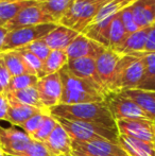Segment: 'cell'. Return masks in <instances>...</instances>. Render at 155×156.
<instances>
[{"label":"cell","instance_id":"f35d334b","mask_svg":"<svg viewBox=\"0 0 155 156\" xmlns=\"http://www.w3.org/2000/svg\"><path fill=\"white\" fill-rule=\"evenodd\" d=\"M145 52L155 53V25L150 28V32L148 35V41L146 44Z\"/></svg>","mask_w":155,"mask_h":156},{"label":"cell","instance_id":"e0dca14e","mask_svg":"<svg viewBox=\"0 0 155 156\" xmlns=\"http://www.w3.org/2000/svg\"><path fill=\"white\" fill-rule=\"evenodd\" d=\"M130 6L135 23L139 29L151 28L155 23V0H137Z\"/></svg>","mask_w":155,"mask_h":156},{"label":"cell","instance_id":"6da1fadb","mask_svg":"<svg viewBox=\"0 0 155 156\" xmlns=\"http://www.w3.org/2000/svg\"><path fill=\"white\" fill-rule=\"evenodd\" d=\"M49 112L53 117L63 118L70 121L91 122L117 127L116 121L113 118L105 101L71 105L60 104L50 108Z\"/></svg>","mask_w":155,"mask_h":156},{"label":"cell","instance_id":"f1b7e54d","mask_svg":"<svg viewBox=\"0 0 155 156\" xmlns=\"http://www.w3.org/2000/svg\"><path fill=\"white\" fill-rule=\"evenodd\" d=\"M126 35H128V33H126L125 28L122 23L119 12L114 17L110 26V31H108V44H110V46H108V48L114 49L117 46H119L124 41Z\"/></svg>","mask_w":155,"mask_h":156},{"label":"cell","instance_id":"52a82bcc","mask_svg":"<svg viewBox=\"0 0 155 156\" xmlns=\"http://www.w3.org/2000/svg\"><path fill=\"white\" fill-rule=\"evenodd\" d=\"M105 102L115 121L126 119H153L137 103L121 93L107 94Z\"/></svg>","mask_w":155,"mask_h":156},{"label":"cell","instance_id":"ee69618b","mask_svg":"<svg viewBox=\"0 0 155 156\" xmlns=\"http://www.w3.org/2000/svg\"><path fill=\"white\" fill-rule=\"evenodd\" d=\"M0 156H5V153H4V151L1 149V147H0Z\"/></svg>","mask_w":155,"mask_h":156},{"label":"cell","instance_id":"5b68a950","mask_svg":"<svg viewBox=\"0 0 155 156\" xmlns=\"http://www.w3.org/2000/svg\"><path fill=\"white\" fill-rule=\"evenodd\" d=\"M111 0H76L68 12L60 20V25L83 33L100 10Z\"/></svg>","mask_w":155,"mask_h":156},{"label":"cell","instance_id":"9a60e30c","mask_svg":"<svg viewBox=\"0 0 155 156\" xmlns=\"http://www.w3.org/2000/svg\"><path fill=\"white\" fill-rule=\"evenodd\" d=\"M105 47L96 41L89 39L84 34H79L73 41L67 47L66 53L69 60L73 58H96Z\"/></svg>","mask_w":155,"mask_h":156},{"label":"cell","instance_id":"3957f363","mask_svg":"<svg viewBox=\"0 0 155 156\" xmlns=\"http://www.w3.org/2000/svg\"><path fill=\"white\" fill-rule=\"evenodd\" d=\"M69 134L72 140L76 141H95V140H106V141L119 144V132L117 127L110 125L91 123V122L70 121L63 118L54 117Z\"/></svg>","mask_w":155,"mask_h":156},{"label":"cell","instance_id":"c3c4849f","mask_svg":"<svg viewBox=\"0 0 155 156\" xmlns=\"http://www.w3.org/2000/svg\"><path fill=\"white\" fill-rule=\"evenodd\" d=\"M5 156H10V155H5Z\"/></svg>","mask_w":155,"mask_h":156},{"label":"cell","instance_id":"9c48e42d","mask_svg":"<svg viewBox=\"0 0 155 156\" xmlns=\"http://www.w3.org/2000/svg\"><path fill=\"white\" fill-rule=\"evenodd\" d=\"M120 135L130 136L141 141L155 144V120L126 119L116 121Z\"/></svg>","mask_w":155,"mask_h":156},{"label":"cell","instance_id":"681fc988","mask_svg":"<svg viewBox=\"0 0 155 156\" xmlns=\"http://www.w3.org/2000/svg\"><path fill=\"white\" fill-rule=\"evenodd\" d=\"M154 25H155V23H154Z\"/></svg>","mask_w":155,"mask_h":156},{"label":"cell","instance_id":"8fae6325","mask_svg":"<svg viewBox=\"0 0 155 156\" xmlns=\"http://www.w3.org/2000/svg\"><path fill=\"white\" fill-rule=\"evenodd\" d=\"M72 150L89 156H130L119 144L95 140V141H76L72 140Z\"/></svg>","mask_w":155,"mask_h":156},{"label":"cell","instance_id":"e575fe53","mask_svg":"<svg viewBox=\"0 0 155 156\" xmlns=\"http://www.w3.org/2000/svg\"><path fill=\"white\" fill-rule=\"evenodd\" d=\"M23 49L28 50L31 53L35 54L38 58H41L43 62H45V60L47 58V56L49 55L50 53V48L46 45V43L44 41V39H38V41H35L33 43L29 44L26 47H23Z\"/></svg>","mask_w":155,"mask_h":156},{"label":"cell","instance_id":"5bb4252c","mask_svg":"<svg viewBox=\"0 0 155 156\" xmlns=\"http://www.w3.org/2000/svg\"><path fill=\"white\" fill-rule=\"evenodd\" d=\"M121 55L115 52L110 48H105L97 58L96 61V67L97 71L103 83L104 89L106 91V96L111 93V87L114 80L115 70H116L117 64L119 62Z\"/></svg>","mask_w":155,"mask_h":156},{"label":"cell","instance_id":"f6af8a7d","mask_svg":"<svg viewBox=\"0 0 155 156\" xmlns=\"http://www.w3.org/2000/svg\"><path fill=\"white\" fill-rule=\"evenodd\" d=\"M4 1H10V0H0V2H4Z\"/></svg>","mask_w":155,"mask_h":156},{"label":"cell","instance_id":"d6a6232c","mask_svg":"<svg viewBox=\"0 0 155 156\" xmlns=\"http://www.w3.org/2000/svg\"><path fill=\"white\" fill-rule=\"evenodd\" d=\"M14 156H52V155L49 152V150L46 148L44 142L31 140L25 150L16 153Z\"/></svg>","mask_w":155,"mask_h":156},{"label":"cell","instance_id":"4fadbf2b","mask_svg":"<svg viewBox=\"0 0 155 156\" xmlns=\"http://www.w3.org/2000/svg\"><path fill=\"white\" fill-rule=\"evenodd\" d=\"M31 140V137L23 129L0 125V147L5 155L14 156L16 153L25 150Z\"/></svg>","mask_w":155,"mask_h":156},{"label":"cell","instance_id":"ffe728a7","mask_svg":"<svg viewBox=\"0 0 155 156\" xmlns=\"http://www.w3.org/2000/svg\"><path fill=\"white\" fill-rule=\"evenodd\" d=\"M8 98L9 101V111H8V122L12 123L15 126H20L23 123H25L28 119L32 116L36 115L39 112H43L41 109L35 108L33 106L23 104L20 102L13 100L12 98Z\"/></svg>","mask_w":155,"mask_h":156},{"label":"cell","instance_id":"8d00e7d4","mask_svg":"<svg viewBox=\"0 0 155 156\" xmlns=\"http://www.w3.org/2000/svg\"><path fill=\"white\" fill-rule=\"evenodd\" d=\"M11 78L12 76H11L10 72L4 64L3 58L0 54V94H5Z\"/></svg>","mask_w":155,"mask_h":156},{"label":"cell","instance_id":"836d02e7","mask_svg":"<svg viewBox=\"0 0 155 156\" xmlns=\"http://www.w3.org/2000/svg\"><path fill=\"white\" fill-rule=\"evenodd\" d=\"M49 111H43V112H39L36 115L32 116L30 119H28L25 123H23L19 126V129H23L25 133H27L29 136H31L36 129L41 126V124L43 123L44 119L46 118V116L49 114Z\"/></svg>","mask_w":155,"mask_h":156},{"label":"cell","instance_id":"bcb514c9","mask_svg":"<svg viewBox=\"0 0 155 156\" xmlns=\"http://www.w3.org/2000/svg\"><path fill=\"white\" fill-rule=\"evenodd\" d=\"M10 1H19V0H10Z\"/></svg>","mask_w":155,"mask_h":156},{"label":"cell","instance_id":"83f0119b","mask_svg":"<svg viewBox=\"0 0 155 156\" xmlns=\"http://www.w3.org/2000/svg\"><path fill=\"white\" fill-rule=\"evenodd\" d=\"M68 55L66 50H51L49 55L44 62L45 76L60 72L68 63Z\"/></svg>","mask_w":155,"mask_h":156},{"label":"cell","instance_id":"7402d4cb","mask_svg":"<svg viewBox=\"0 0 155 156\" xmlns=\"http://www.w3.org/2000/svg\"><path fill=\"white\" fill-rule=\"evenodd\" d=\"M118 142L130 156H155V144L141 141L125 135H119Z\"/></svg>","mask_w":155,"mask_h":156},{"label":"cell","instance_id":"603a6c76","mask_svg":"<svg viewBox=\"0 0 155 156\" xmlns=\"http://www.w3.org/2000/svg\"><path fill=\"white\" fill-rule=\"evenodd\" d=\"M0 54L3 58L4 64H5L11 76H21V74H34L31 68L28 66L23 56L18 51L13 50V51L2 52Z\"/></svg>","mask_w":155,"mask_h":156},{"label":"cell","instance_id":"7a4b0ae2","mask_svg":"<svg viewBox=\"0 0 155 156\" xmlns=\"http://www.w3.org/2000/svg\"><path fill=\"white\" fill-rule=\"evenodd\" d=\"M62 81V98L60 104L71 105L105 101L106 96L98 87L72 74L65 66L60 71Z\"/></svg>","mask_w":155,"mask_h":156},{"label":"cell","instance_id":"60d3db41","mask_svg":"<svg viewBox=\"0 0 155 156\" xmlns=\"http://www.w3.org/2000/svg\"><path fill=\"white\" fill-rule=\"evenodd\" d=\"M135 1H137V0H117V2L120 4V6H121V9H124V8H126V6L131 5V4L134 3Z\"/></svg>","mask_w":155,"mask_h":156},{"label":"cell","instance_id":"b9f144b4","mask_svg":"<svg viewBox=\"0 0 155 156\" xmlns=\"http://www.w3.org/2000/svg\"><path fill=\"white\" fill-rule=\"evenodd\" d=\"M71 155H72V156H89V155L83 154V153L77 152V151H73V150H72V152H71Z\"/></svg>","mask_w":155,"mask_h":156},{"label":"cell","instance_id":"d4e9b609","mask_svg":"<svg viewBox=\"0 0 155 156\" xmlns=\"http://www.w3.org/2000/svg\"><path fill=\"white\" fill-rule=\"evenodd\" d=\"M34 4L38 3L34 1H29V0L0 2V28L4 27L9 21L12 20L23 9L34 5Z\"/></svg>","mask_w":155,"mask_h":156},{"label":"cell","instance_id":"7bdbcfd3","mask_svg":"<svg viewBox=\"0 0 155 156\" xmlns=\"http://www.w3.org/2000/svg\"><path fill=\"white\" fill-rule=\"evenodd\" d=\"M29 1H34V2H37V3H41V2H45L46 0H29Z\"/></svg>","mask_w":155,"mask_h":156},{"label":"cell","instance_id":"ac0fdd59","mask_svg":"<svg viewBox=\"0 0 155 156\" xmlns=\"http://www.w3.org/2000/svg\"><path fill=\"white\" fill-rule=\"evenodd\" d=\"M149 32L150 28H145V29H140L134 33L128 34L124 41L112 50H114L120 55H131L134 53L145 52Z\"/></svg>","mask_w":155,"mask_h":156},{"label":"cell","instance_id":"cb8c5ba5","mask_svg":"<svg viewBox=\"0 0 155 156\" xmlns=\"http://www.w3.org/2000/svg\"><path fill=\"white\" fill-rule=\"evenodd\" d=\"M133 56L140 58L145 65V73L139 88L141 89H155V53L140 52L131 54Z\"/></svg>","mask_w":155,"mask_h":156},{"label":"cell","instance_id":"30bf717a","mask_svg":"<svg viewBox=\"0 0 155 156\" xmlns=\"http://www.w3.org/2000/svg\"><path fill=\"white\" fill-rule=\"evenodd\" d=\"M36 88L41 103L48 111L56 105H60L63 89L60 72L39 79L36 84Z\"/></svg>","mask_w":155,"mask_h":156},{"label":"cell","instance_id":"4316f807","mask_svg":"<svg viewBox=\"0 0 155 156\" xmlns=\"http://www.w3.org/2000/svg\"><path fill=\"white\" fill-rule=\"evenodd\" d=\"M75 1L76 0H46L45 2L39 3V6L43 9L44 12L53 17L58 23L72 6Z\"/></svg>","mask_w":155,"mask_h":156},{"label":"cell","instance_id":"d6986e66","mask_svg":"<svg viewBox=\"0 0 155 156\" xmlns=\"http://www.w3.org/2000/svg\"><path fill=\"white\" fill-rule=\"evenodd\" d=\"M81 33L58 23L56 28L44 37V41L50 50H66L73 39Z\"/></svg>","mask_w":155,"mask_h":156},{"label":"cell","instance_id":"ab89813d","mask_svg":"<svg viewBox=\"0 0 155 156\" xmlns=\"http://www.w3.org/2000/svg\"><path fill=\"white\" fill-rule=\"evenodd\" d=\"M6 34H8V30L4 27L0 28V52H1V48H2V45H3V41H4V38H5Z\"/></svg>","mask_w":155,"mask_h":156},{"label":"cell","instance_id":"8992f818","mask_svg":"<svg viewBox=\"0 0 155 156\" xmlns=\"http://www.w3.org/2000/svg\"><path fill=\"white\" fill-rule=\"evenodd\" d=\"M58 25V23H45V25L21 28L8 32L0 53L23 48L33 41L44 38L46 35L53 31Z\"/></svg>","mask_w":155,"mask_h":156},{"label":"cell","instance_id":"d590c367","mask_svg":"<svg viewBox=\"0 0 155 156\" xmlns=\"http://www.w3.org/2000/svg\"><path fill=\"white\" fill-rule=\"evenodd\" d=\"M120 17H121L122 23H123L124 28H125V31L128 34H131V33H134L138 30H140L137 25L135 23V20L133 18L132 12L130 10V6H126V8L122 9L120 11Z\"/></svg>","mask_w":155,"mask_h":156},{"label":"cell","instance_id":"ba28073f","mask_svg":"<svg viewBox=\"0 0 155 156\" xmlns=\"http://www.w3.org/2000/svg\"><path fill=\"white\" fill-rule=\"evenodd\" d=\"M45 23H58L53 17L44 12L38 3L23 9L12 20H10L4 26V28L8 30V32H10L17 29H21V28L33 27V26L45 25Z\"/></svg>","mask_w":155,"mask_h":156},{"label":"cell","instance_id":"f546056e","mask_svg":"<svg viewBox=\"0 0 155 156\" xmlns=\"http://www.w3.org/2000/svg\"><path fill=\"white\" fill-rule=\"evenodd\" d=\"M38 80L39 79L34 74H21V76H12L5 94L21 90V89L29 88V87H34L36 86Z\"/></svg>","mask_w":155,"mask_h":156},{"label":"cell","instance_id":"44dd1931","mask_svg":"<svg viewBox=\"0 0 155 156\" xmlns=\"http://www.w3.org/2000/svg\"><path fill=\"white\" fill-rule=\"evenodd\" d=\"M121 94L132 99L155 120V89L133 88L122 91Z\"/></svg>","mask_w":155,"mask_h":156},{"label":"cell","instance_id":"7c38bea8","mask_svg":"<svg viewBox=\"0 0 155 156\" xmlns=\"http://www.w3.org/2000/svg\"><path fill=\"white\" fill-rule=\"evenodd\" d=\"M66 67L72 74H75L76 76L83 79L85 81H88L89 83H91L96 87H98L106 96V91L104 89L103 83H102L101 79H100L99 74H98L95 58H82L68 60Z\"/></svg>","mask_w":155,"mask_h":156},{"label":"cell","instance_id":"7dc6e473","mask_svg":"<svg viewBox=\"0 0 155 156\" xmlns=\"http://www.w3.org/2000/svg\"><path fill=\"white\" fill-rule=\"evenodd\" d=\"M65 156H72V155H65Z\"/></svg>","mask_w":155,"mask_h":156},{"label":"cell","instance_id":"74e56055","mask_svg":"<svg viewBox=\"0 0 155 156\" xmlns=\"http://www.w3.org/2000/svg\"><path fill=\"white\" fill-rule=\"evenodd\" d=\"M9 101L5 94H0V121H8Z\"/></svg>","mask_w":155,"mask_h":156},{"label":"cell","instance_id":"484cf974","mask_svg":"<svg viewBox=\"0 0 155 156\" xmlns=\"http://www.w3.org/2000/svg\"><path fill=\"white\" fill-rule=\"evenodd\" d=\"M5 94L9 98H12L13 100L23 103V104L33 106V107H35V108L41 109V111H48V109L44 106L43 103H41L36 86L29 87V88H26V89H21V90L13 91V93H6Z\"/></svg>","mask_w":155,"mask_h":156},{"label":"cell","instance_id":"2e32d148","mask_svg":"<svg viewBox=\"0 0 155 156\" xmlns=\"http://www.w3.org/2000/svg\"><path fill=\"white\" fill-rule=\"evenodd\" d=\"M44 144L52 156L71 155L72 152V138L58 122Z\"/></svg>","mask_w":155,"mask_h":156},{"label":"cell","instance_id":"1f68e13d","mask_svg":"<svg viewBox=\"0 0 155 156\" xmlns=\"http://www.w3.org/2000/svg\"><path fill=\"white\" fill-rule=\"evenodd\" d=\"M16 51H18L19 53L23 56V58H25V61L27 62L28 66L31 68V70L34 72V74H35L38 79H41L45 76V72H44V62L41 58H38L35 54L31 53V52L23 49V48H19Z\"/></svg>","mask_w":155,"mask_h":156},{"label":"cell","instance_id":"277c9868","mask_svg":"<svg viewBox=\"0 0 155 156\" xmlns=\"http://www.w3.org/2000/svg\"><path fill=\"white\" fill-rule=\"evenodd\" d=\"M145 73V65L140 58L121 55L115 70L110 94L122 93L128 89L139 88Z\"/></svg>","mask_w":155,"mask_h":156},{"label":"cell","instance_id":"4dcf8cb0","mask_svg":"<svg viewBox=\"0 0 155 156\" xmlns=\"http://www.w3.org/2000/svg\"><path fill=\"white\" fill-rule=\"evenodd\" d=\"M56 124H58L56 119L49 113L46 116L45 119H44L41 126L30 137H31L32 140H36V141L39 142H45L47 140V138L50 136V134L52 133V131L54 129V127L56 126Z\"/></svg>","mask_w":155,"mask_h":156}]
</instances>
